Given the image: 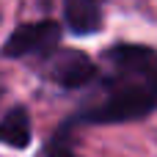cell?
<instances>
[{
  "label": "cell",
  "instance_id": "1",
  "mask_svg": "<svg viewBox=\"0 0 157 157\" xmlns=\"http://www.w3.org/2000/svg\"><path fill=\"white\" fill-rule=\"evenodd\" d=\"M94 83V97L66 116L72 127L127 124L146 119L157 110V50L130 41L108 47Z\"/></svg>",
  "mask_w": 157,
  "mask_h": 157
},
{
  "label": "cell",
  "instance_id": "2",
  "mask_svg": "<svg viewBox=\"0 0 157 157\" xmlns=\"http://www.w3.org/2000/svg\"><path fill=\"white\" fill-rule=\"evenodd\" d=\"M61 25L55 19H39L25 22L11 30V36L3 41V58L19 61V58H47L61 44Z\"/></svg>",
  "mask_w": 157,
  "mask_h": 157
},
{
  "label": "cell",
  "instance_id": "3",
  "mask_svg": "<svg viewBox=\"0 0 157 157\" xmlns=\"http://www.w3.org/2000/svg\"><path fill=\"white\" fill-rule=\"evenodd\" d=\"M44 77H50L52 83H58L66 91L75 88H86L94 83L99 66L83 52V50H52L44 58Z\"/></svg>",
  "mask_w": 157,
  "mask_h": 157
},
{
  "label": "cell",
  "instance_id": "4",
  "mask_svg": "<svg viewBox=\"0 0 157 157\" xmlns=\"http://www.w3.org/2000/svg\"><path fill=\"white\" fill-rule=\"evenodd\" d=\"M63 22L75 36H94L102 28L99 0H63Z\"/></svg>",
  "mask_w": 157,
  "mask_h": 157
},
{
  "label": "cell",
  "instance_id": "5",
  "mask_svg": "<svg viewBox=\"0 0 157 157\" xmlns=\"http://www.w3.org/2000/svg\"><path fill=\"white\" fill-rule=\"evenodd\" d=\"M33 141V121L25 105H14L0 119V144L11 149H28Z\"/></svg>",
  "mask_w": 157,
  "mask_h": 157
},
{
  "label": "cell",
  "instance_id": "6",
  "mask_svg": "<svg viewBox=\"0 0 157 157\" xmlns=\"http://www.w3.org/2000/svg\"><path fill=\"white\" fill-rule=\"evenodd\" d=\"M39 157H80L75 152V127L63 119V124L52 132V138L44 144Z\"/></svg>",
  "mask_w": 157,
  "mask_h": 157
}]
</instances>
